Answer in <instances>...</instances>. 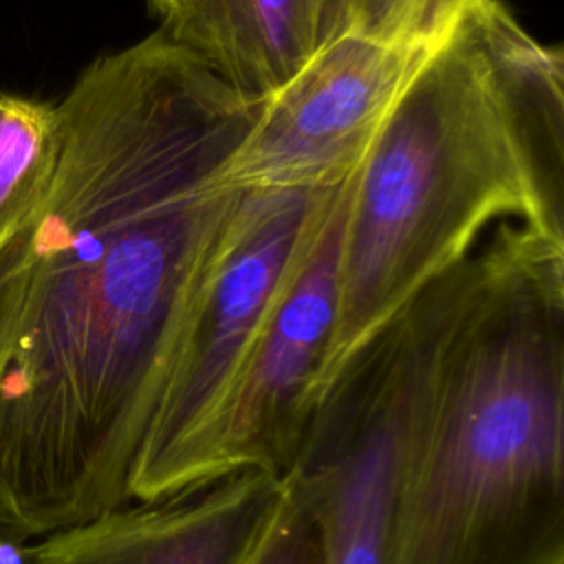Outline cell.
Segmentation results:
<instances>
[{
    "label": "cell",
    "instance_id": "cell-1",
    "mask_svg": "<svg viewBox=\"0 0 564 564\" xmlns=\"http://www.w3.org/2000/svg\"><path fill=\"white\" fill-rule=\"evenodd\" d=\"M264 97L161 26L57 108L37 212L0 247V520L42 538L128 505L194 297L247 192L220 174Z\"/></svg>",
    "mask_w": 564,
    "mask_h": 564
},
{
    "label": "cell",
    "instance_id": "cell-2",
    "mask_svg": "<svg viewBox=\"0 0 564 564\" xmlns=\"http://www.w3.org/2000/svg\"><path fill=\"white\" fill-rule=\"evenodd\" d=\"M427 293L386 564L564 560V240L502 223Z\"/></svg>",
    "mask_w": 564,
    "mask_h": 564
},
{
    "label": "cell",
    "instance_id": "cell-3",
    "mask_svg": "<svg viewBox=\"0 0 564 564\" xmlns=\"http://www.w3.org/2000/svg\"><path fill=\"white\" fill-rule=\"evenodd\" d=\"M562 66V48L538 42L502 0H474L427 53L352 172L337 326L315 397L491 220L564 240Z\"/></svg>",
    "mask_w": 564,
    "mask_h": 564
},
{
    "label": "cell",
    "instance_id": "cell-4",
    "mask_svg": "<svg viewBox=\"0 0 564 564\" xmlns=\"http://www.w3.org/2000/svg\"><path fill=\"white\" fill-rule=\"evenodd\" d=\"M344 181L245 194L194 297L130 478L132 500L200 485L214 425L253 339Z\"/></svg>",
    "mask_w": 564,
    "mask_h": 564
},
{
    "label": "cell",
    "instance_id": "cell-5",
    "mask_svg": "<svg viewBox=\"0 0 564 564\" xmlns=\"http://www.w3.org/2000/svg\"><path fill=\"white\" fill-rule=\"evenodd\" d=\"M427 315L425 284L315 397L286 476L317 518L326 564H386L399 452Z\"/></svg>",
    "mask_w": 564,
    "mask_h": 564
},
{
    "label": "cell",
    "instance_id": "cell-6",
    "mask_svg": "<svg viewBox=\"0 0 564 564\" xmlns=\"http://www.w3.org/2000/svg\"><path fill=\"white\" fill-rule=\"evenodd\" d=\"M432 48L357 33L324 42L262 99L256 121L220 174V185L251 192L348 178Z\"/></svg>",
    "mask_w": 564,
    "mask_h": 564
},
{
    "label": "cell",
    "instance_id": "cell-7",
    "mask_svg": "<svg viewBox=\"0 0 564 564\" xmlns=\"http://www.w3.org/2000/svg\"><path fill=\"white\" fill-rule=\"evenodd\" d=\"M352 174L269 308L214 425L200 485L240 469L286 476L300 454L335 335L344 218Z\"/></svg>",
    "mask_w": 564,
    "mask_h": 564
},
{
    "label": "cell",
    "instance_id": "cell-8",
    "mask_svg": "<svg viewBox=\"0 0 564 564\" xmlns=\"http://www.w3.org/2000/svg\"><path fill=\"white\" fill-rule=\"evenodd\" d=\"M289 491V476L231 471L48 533L31 564H249Z\"/></svg>",
    "mask_w": 564,
    "mask_h": 564
},
{
    "label": "cell",
    "instance_id": "cell-9",
    "mask_svg": "<svg viewBox=\"0 0 564 564\" xmlns=\"http://www.w3.org/2000/svg\"><path fill=\"white\" fill-rule=\"evenodd\" d=\"M324 0H185L163 29L231 86L269 97L319 48Z\"/></svg>",
    "mask_w": 564,
    "mask_h": 564
},
{
    "label": "cell",
    "instance_id": "cell-10",
    "mask_svg": "<svg viewBox=\"0 0 564 564\" xmlns=\"http://www.w3.org/2000/svg\"><path fill=\"white\" fill-rule=\"evenodd\" d=\"M57 154L55 104L0 93V247L42 205Z\"/></svg>",
    "mask_w": 564,
    "mask_h": 564
},
{
    "label": "cell",
    "instance_id": "cell-11",
    "mask_svg": "<svg viewBox=\"0 0 564 564\" xmlns=\"http://www.w3.org/2000/svg\"><path fill=\"white\" fill-rule=\"evenodd\" d=\"M474 0H324L319 46L357 33L388 44L432 48Z\"/></svg>",
    "mask_w": 564,
    "mask_h": 564
},
{
    "label": "cell",
    "instance_id": "cell-12",
    "mask_svg": "<svg viewBox=\"0 0 564 564\" xmlns=\"http://www.w3.org/2000/svg\"><path fill=\"white\" fill-rule=\"evenodd\" d=\"M249 564H326L317 518L293 485L286 505Z\"/></svg>",
    "mask_w": 564,
    "mask_h": 564
},
{
    "label": "cell",
    "instance_id": "cell-13",
    "mask_svg": "<svg viewBox=\"0 0 564 564\" xmlns=\"http://www.w3.org/2000/svg\"><path fill=\"white\" fill-rule=\"evenodd\" d=\"M0 564H31L29 542L0 520Z\"/></svg>",
    "mask_w": 564,
    "mask_h": 564
},
{
    "label": "cell",
    "instance_id": "cell-14",
    "mask_svg": "<svg viewBox=\"0 0 564 564\" xmlns=\"http://www.w3.org/2000/svg\"><path fill=\"white\" fill-rule=\"evenodd\" d=\"M150 2V7L163 18V20H167L185 0H148Z\"/></svg>",
    "mask_w": 564,
    "mask_h": 564
},
{
    "label": "cell",
    "instance_id": "cell-15",
    "mask_svg": "<svg viewBox=\"0 0 564 564\" xmlns=\"http://www.w3.org/2000/svg\"><path fill=\"white\" fill-rule=\"evenodd\" d=\"M551 564H564V560H557V562H551Z\"/></svg>",
    "mask_w": 564,
    "mask_h": 564
}]
</instances>
